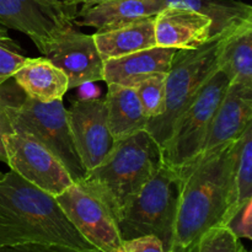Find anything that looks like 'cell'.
<instances>
[{"mask_svg": "<svg viewBox=\"0 0 252 252\" xmlns=\"http://www.w3.org/2000/svg\"><path fill=\"white\" fill-rule=\"evenodd\" d=\"M235 142L197 155L177 171L176 218L169 251H181L198 243L209 229L226 225L235 202Z\"/></svg>", "mask_w": 252, "mask_h": 252, "instance_id": "1", "label": "cell"}, {"mask_svg": "<svg viewBox=\"0 0 252 252\" xmlns=\"http://www.w3.org/2000/svg\"><path fill=\"white\" fill-rule=\"evenodd\" d=\"M26 243L95 249L71 225L56 197L10 170L0 179V248Z\"/></svg>", "mask_w": 252, "mask_h": 252, "instance_id": "2", "label": "cell"}, {"mask_svg": "<svg viewBox=\"0 0 252 252\" xmlns=\"http://www.w3.org/2000/svg\"><path fill=\"white\" fill-rule=\"evenodd\" d=\"M162 162L161 149L145 129L115 142L103 161L78 184L107 206L116 220L123 207L153 177Z\"/></svg>", "mask_w": 252, "mask_h": 252, "instance_id": "3", "label": "cell"}, {"mask_svg": "<svg viewBox=\"0 0 252 252\" xmlns=\"http://www.w3.org/2000/svg\"><path fill=\"white\" fill-rule=\"evenodd\" d=\"M177 171L164 161L116 217L122 240L154 235L170 250L176 218Z\"/></svg>", "mask_w": 252, "mask_h": 252, "instance_id": "4", "label": "cell"}, {"mask_svg": "<svg viewBox=\"0 0 252 252\" xmlns=\"http://www.w3.org/2000/svg\"><path fill=\"white\" fill-rule=\"evenodd\" d=\"M221 37L211 39L198 48L177 49L175 53L165 78L164 111L145 127L160 149L169 139L176 118L217 70V53Z\"/></svg>", "mask_w": 252, "mask_h": 252, "instance_id": "5", "label": "cell"}, {"mask_svg": "<svg viewBox=\"0 0 252 252\" xmlns=\"http://www.w3.org/2000/svg\"><path fill=\"white\" fill-rule=\"evenodd\" d=\"M6 115L12 132L36 139L61 160L74 182L83 181L86 170L71 138L63 100L39 102L24 95L7 106Z\"/></svg>", "mask_w": 252, "mask_h": 252, "instance_id": "6", "label": "cell"}, {"mask_svg": "<svg viewBox=\"0 0 252 252\" xmlns=\"http://www.w3.org/2000/svg\"><path fill=\"white\" fill-rule=\"evenodd\" d=\"M225 74L217 69L191 102L176 118L169 139L161 148L162 161L174 169L201 154L213 116L229 85Z\"/></svg>", "mask_w": 252, "mask_h": 252, "instance_id": "7", "label": "cell"}, {"mask_svg": "<svg viewBox=\"0 0 252 252\" xmlns=\"http://www.w3.org/2000/svg\"><path fill=\"white\" fill-rule=\"evenodd\" d=\"M1 143L10 170L47 193L56 197L74 184L61 160L30 135L7 133Z\"/></svg>", "mask_w": 252, "mask_h": 252, "instance_id": "8", "label": "cell"}, {"mask_svg": "<svg viewBox=\"0 0 252 252\" xmlns=\"http://www.w3.org/2000/svg\"><path fill=\"white\" fill-rule=\"evenodd\" d=\"M71 225L84 239L102 252H120L122 238L112 213L96 194L74 182L56 196Z\"/></svg>", "mask_w": 252, "mask_h": 252, "instance_id": "9", "label": "cell"}, {"mask_svg": "<svg viewBox=\"0 0 252 252\" xmlns=\"http://www.w3.org/2000/svg\"><path fill=\"white\" fill-rule=\"evenodd\" d=\"M75 15L42 0H0V38H10L7 30H16L42 53L53 37L74 25Z\"/></svg>", "mask_w": 252, "mask_h": 252, "instance_id": "10", "label": "cell"}, {"mask_svg": "<svg viewBox=\"0 0 252 252\" xmlns=\"http://www.w3.org/2000/svg\"><path fill=\"white\" fill-rule=\"evenodd\" d=\"M68 78L69 90L89 83L103 81V59L101 58L93 34L65 27L51 39L42 51Z\"/></svg>", "mask_w": 252, "mask_h": 252, "instance_id": "11", "label": "cell"}, {"mask_svg": "<svg viewBox=\"0 0 252 252\" xmlns=\"http://www.w3.org/2000/svg\"><path fill=\"white\" fill-rule=\"evenodd\" d=\"M68 122L71 138L86 172L100 165L115 140L106 120L103 98H83L71 103Z\"/></svg>", "mask_w": 252, "mask_h": 252, "instance_id": "12", "label": "cell"}, {"mask_svg": "<svg viewBox=\"0 0 252 252\" xmlns=\"http://www.w3.org/2000/svg\"><path fill=\"white\" fill-rule=\"evenodd\" d=\"M252 125V86L230 81L213 116L202 153L234 142Z\"/></svg>", "mask_w": 252, "mask_h": 252, "instance_id": "13", "label": "cell"}, {"mask_svg": "<svg viewBox=\"0 0 252 252\" xmlns=\"http://www.w3.org/2000/svg\"><path fill=\"white\" fill-rule=\"evenodd\" d=\"M158 47L194 49L211 41V20L185 7L166 6L155 15Z\"/></svg>", "mask_w": 252, "mask_h": 252, "instance_id": "14", "label": "cell"}, {"mask_svg": "<svg viewBox=\"0 0 252 252\" xmlns=\"http://www.w3.org/2000/svg\"><path fill=\"white\" fill-rule=\"evenodd\" d=\"M177 49L152 47L134 53L103 61V81L106 84L134 88L144 79L166 74Z\"/></svg>", "mask_w": 252, "mask_h": 252, "instance_id": "15", "label": "cell"}, {"mask_svg": "<svg viewBox=\"0 0 252 252\" xmlns=\"http://www.w3.org/2000/svg\"><path fill=\"white\" fill-rule=\"evenodd\" d=\"M164 7L162 0H106L81 7L76 12L74 25L95 27L101 31L143 17L155 16Z\"/></svg>", "mask_w": 252, "mask_h": 252, "instance_id": "16", "label": "cell"}, {"mask_svg": "<svg viewBox=\"0 0 252 252\" xmlns=\"http://www.w3.org/2000/svg\"><path fill=\"white\" fill-rule=\"evenodd\" d=\"M12 80L24 95L39 102L63 100L69 90L65 74L46 57H27L25 63L15 71Z\"/></svg>", "mask_w": 252, "mask_h": 252, "instance_id": "17", "label": "cell"}, {"mask_svg": "<svg viewBox=\"0 0 252 252\" xmlns=\"http://www.w3.org/2000/svg\"><path fill=\"white\" fill-rule=\"evenodd\" d=\"M154 22L155 16H149L96 31L93 36L101 58H117L157 46Z\"/></svg>", "mask_w": 252, "mask_h": 252, "instance_id": "18", "label": "cell"}, {"mask_svg": "<svg viewBox=\"0 0 252 252\" xmlns=\"http://www.w3.org/2000/svg\"><path fill=\"white\" fill-rule=\"evenodd\" d=\"M103 101L108 129L115 142L145 129L149 118L145 116L134 89L108 84Z\"/></svg>", "mask_w": 252, "mask_h": 252, "instance_id": "19", "label": "cell"}, {"mask_svg": "<svg viewBox=\"0 0 252 252\" xmlns=\"http://www.w3.org/2000/svg\"><path fill=\"white\" fill-rule=\"evenodd\" d=\"M164 6L193 10L211 20V39L252 24V6L239 0H162Z\"/></svg>", "mask_w": 252, "mask_h": 252, "instance_id": "20", "label": "cell"}, {"mask_svg": "<svg viewBox=\"0 0 252 252\" xmlns=\"http://www.w3.org/2000/svg\"><path fill=\"white\" fill-rule=\"evenodd\" d=\"M217 69L229 81L252 86V24L244 25L220 38Z\"/></svg>", "mask_w": 252, "mask_h": 252, "instance_id": "21", "label": "cell"}, {"mask_svg": "<svg viewBox=\"0 0 252 252\" xmlns=\"http://www.w3.org/2000/svg\"><path fill=\"white\" fill-rule=\"evenodd\" d=\"M234 194L235 202L230 218L244 204L252 201V125L244 130L235 142Z\"/></svg>", "mask_w": 252, "mask_h": 252, "instance_id": "22", "label": "cell"}, {"mask_svg": "<svg viewBox=\"0 0 252 252\" xmlns=\"http://www.w3.org/2000/svg\"><path fill=\"white\" fill-rule=\"evenodd\" d=\"M165 78L166 74L153 75L144 79L133 88L149 121L159 117L164 111Z\"/></svg>", "mask_w": 252, "mask_h": 252, "instance_id": "23", "label": "cell"}, {"mask_svg": "<svg viewBox=\"0 0 252 252\" xmlns=\"http://www.w3.org/2000/svg\"><path fill=\"white\" fill-rule=\"evenodd\" d=\"M197 252H249L228 226L219 225L207 230L197 243Z\"/></svg>", "mask_w": 252, "mask_h": 252, "instance_id": "24", "label": "cell"}, {"mask_svg": "<svg viewBox=\"0 0 252 252\" xmlns=\"http://www.w3.org/2000/svg\"><path fill=\"white\" fill-rule=\"evenodd\" d=\"M27 57L11 38H0V86L11 80L15 71L25 63Z\"/></svg>", "mask_w": 252, "mask_h": 252, "instance_id": "25", "label": "cell"}, {"mask_svg": "<svg viewBox=\"0 0 252 252\" xmlns=\"http://www.w3.org/2000/svg\"><path fill=\"white\" fill-rule=\"evenodd\" d=\"M9 81L0 86V140L2 135L12 132L6 115V107L24 96V93L20 90L19 86L16 84V86L9 85Z\"/></svg>", "mask_w": 252, "mask_h": 252, "instance_id": "26", "label": "cell"}, {"mask_svg": "<svg viewBox=\"0 0 252 252\" xmlns=\"http://www.w3.org/2000/svg\"><path fill=\"white\" fill-rule=\"evenodd\" d=\"M0 252H102L97 249L93 250H80V249L70 248V246L59 245V244L46 243H26L19 245L1 246Z\"/></svg>", "mask_w": 252, "mask_h": 252, "instance_id": "27", "label": "cell"}, {"mask_svg": "<svg viewBox=\"0 0 252 252\" xmlns=\"http://www.w3.org/2000/svg\"><path fill=\"white\" fill-rule=\"evenodd\" d=\"M251 206L252 201L244 204L240 209L235 212L225 226H228L239 239L251 240Z\"/></svg>", "mask_w": 252, "mask_h": 252, "instance_id": "28", "label": "cell"}, {"mask_svg": "<svg viewBox=\"0 0 252 252\" xmlns=\"http://www.w3.org/2000/svg\"><path fill=\"white\" fill-rule=\"evenodd\" d=\"M120 252H166V250L157 236L144 235L123 240Z\"/></svg>", "mask_w": 252, "mask_h": 252, "instance_id": "29", "label": "cell"}, {"mask_svg": "<svg viewBox=\"0 0 252 252\" xmlns=\"http://www.w3.org/2000/svg\"><path fill=\"white\" fill-rule=\"evenodd\" d=\"M42 1L47 2V4L49 5H53V6L59 7V9L74 12V14L78 12V5L75 4V0H42Z\"/></svg>", "mask_w": 252, "mask_h": 252, "instance_id": "30", "label": "cell"}, {"mask_svg": "<svg viewBox=\"0 0 252 252\" xmlns=\"http://www.w3.org/2000/svg\"><path fill=\"white\" fill-rule=\"evenodd\" d=\"M102 1H106V0H75V4L78 5H81L83 7H88V6H91V5H95L97 4V2H102Z\"/></svg>", "mask_w": 252, "mask_h": 252, "instance_id": "31", "label": "cell"}, {"mask_svg": "<svg viewBox=\"0 0 252 252\" xmlns=\"http://www.w3.org/2000/svg\"><path fill=\"white\" fill-rule=\"evenodd\" d=\"M0 161L5 162V153H4V148H2V143L1 140H0ZM2 172H0V179L2 177Z\"/></svg>", "mask_w": 252, "mask_h": 252, "instance_id": "32", "label": "cell"}, {"mask_svg": "<svg viewBox=\"0 0 252 252\" xmlns=\"http://www.w3.org/2000/svg\"><path fill=\"white\" fill-rule=\"evenodd\" d=\"M167 252H197V244L193 246H189V248L185 249V250L181 251H167Z\"/></svg>", "mask_w": 252, "mask_h": 252, "instance_id": "33", "label": "cell"}]
</instances>
